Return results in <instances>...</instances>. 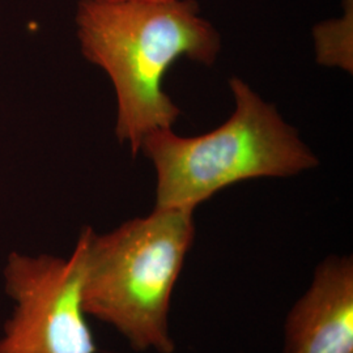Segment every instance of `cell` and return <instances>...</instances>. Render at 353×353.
<instances>
[{
  "instance_id": "cell-4",
  "label": "cell",
  "mask_w": 353,
  "mask_h": 353,
  "mask_svg": "<svg viewBox=\"0 0 353 353\" xmlns=\"http://www.w3.org/2000/svg\"><path fill=\"white\" fill-rule=\"evenodd\" d=\"M84 249L68 258L12 252L6 290L16 307L0 339V353H96L83 307Z\"/></svg>"
},
{
  "instance_id": "cell-6",
  "label": "cell",
  "mask_w": 353,
  "mask_h": 353,
  "mask_svg": "<svg viewBox=\"0 0 353 353\" xmlns=\"http://www.w3.org/2000/svg\"><path fill=\"white\" fill-rule=\"evenodd\" d=\"M352 10V8H351ZM314 29L316 59L330 67L352 71V12Z\"/></svg>"
},
{
  "instance_id": "cell-1",
  "label": "cell",
  "mask_w": 353,
  "mask_h": 353,
  "mask_svg": "<svg viewBox=\"0 0 353 353\" xmlns=\"http://www.w3.org/2000/svg\"><path fill=\"white\" fill-rule=\"evenodd\" d=\"M75 21L84 58L113 83L115 135L134 156L150 132L172 128L181 115L163 87L170 65L179 58L212 65L221 50L219 32L195 0H80Z\"/></svg>"
},
{
  "instance_id": "cell-7",
  "label": "cell",
  "mask_w": 353,
  "mask_h": 353,
  "mask_svg": "<svg viewBox=\"0 0 353 353\" xmlns=\"http://www.w3.org/2000/svg\"><path fill=\"white\" fill-rule=\"evenodd\" d=\"M96 1H141V3H166V1H173V0H96Z\"/></svg>"
},
{
  "instance_id": "cell-3",
  "label": "cell",
  "mask_w": 353,
  "mask_h": 353,
  "mask_svg": "<svg viewBox=\"0 0 353 353\" xmlns=\"http://www.w3.org/2000/svg\"><path fill=\"white\" fill-rule=\"evenodd\" d=\"M229 85L236 106L224 125L194 138L156 130L143 140L140 152L156 170V207L194 211L242 181L296 176L319 163L272 103L239 77Z\"/></svg>"
},
{
  "instance_id": "cell-5",
  "label": "cell",
  "mask_w": 353,
  "mask_h": 353,
  "mask_svg": "<svg viewBox=\"0 0 353 353\" xmlns=\"http://www.w3.org/2000/svg\"><path fill=\"white\" fill-rule=\"evenodd\" d=\"M285 353H353V261L330 256L285 321Z\"/></svg>"
},
{
  "instance_id": "cell-2",
  "label": "cell",
  "mask_w": 353,
  "mask_h": 353,
  "mask_svg": "<svg viewBox=\"0 0 353 353\" xmlns=\"http://www.w3.org/2000/svg\"><path fill=\"white\" fill-rule=\"evenodd\" d=\"M194 211L154 207L105 234L84 228L83 307L137 351L174 352L172 294L195 236Z\"/></svg>"
}]
</instances>
